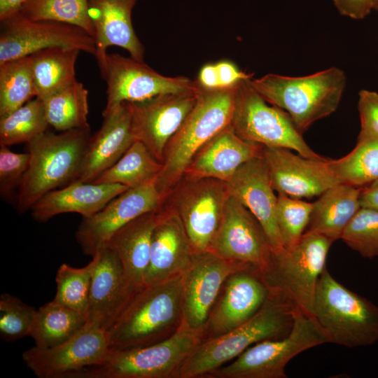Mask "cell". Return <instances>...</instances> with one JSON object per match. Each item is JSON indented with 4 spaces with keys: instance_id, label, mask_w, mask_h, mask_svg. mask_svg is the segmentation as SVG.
<instances>
[{
    "instance_id": "cell-1",
    "label": "cell",
    "mask_w": 378,
    "mask_h": 378,
    "mask_svg": "<svg viewBox=\"0 0 378 378\" xmlns=\"http://www.w3.org/2000/svg\"><path fill=\"white\" fill-rule=\"evenodd\" d=\"M270 290L264 304L247 321L221 336L201 342L183 363L179 378H205L252 345L286 336L299 310L281 293Z\"/></svg>"
},
{
    "instance_id": "cell-2",
    "label": "cell",
    "mask_w": 378,
    "mask_h": 378,
    "mask_svg": "<svg viewBox=\"0 0 378 378\" xmlns=\"http://www.w3.org/2000/svg\"><path fill=\"white\" fill-rule=\"evenodd\" d=\"M239 83L212 90L199 85L196 102L168 142L162 169L153 182L162 200L181 181L200 150L230 126Z\"/></svg>"
},
{
    "instance_id": "cell-3",
    "label": "cell",
    "mask_w": 378,
    "mask_h": 378,
    "mask_svg": "<svg viewBox=\"0 0 378 378\" xmlns=\"http://www.w3.org/2000/svg\"><path fill=\"white\" fill-rule=\"evenodd\" d=\"M181 276L144 286L133 295L106 330L111 351L154 344L180 328L183 321Z\"/></svg>"
},
{
    "instance_id": "cell-4",
    "label": "cell",
    "mask_w": 378,
    "mask_h": 378,
    "mask_svg": "<svg viewBox=\"0 0 378 378\" xmlns=\"http://www.w3.org/2000/svg\"><path fill=\"white\" fill-rule=\"evenodd\" d=\"M248 82L268 103L285 111L302 134L337 110L346 76L343 70L333 66L304 76L268 74Z\"/></svg>"
},
{
    "instance_id": "cell-5",
    "label": "cell",
    "mask_w": 378,
    "mask_h": 378,
    "mask_svg": "<svg viewBox=\"0 0 378 378\" xmlns=\"http://www.w3.org/2000/svg\"><path fill=\"white\" fill-rule=\"evenodd\" d=\"M90 137V128L46 131L27 143L29 165L17 200L20 213L46 193L77 180Z\"/></svg>"
},
{
    "instance_id": "cell-6",
    "label": "cell",
    "mask_w": 378,
    "mask_h": 378,
    "mask_svg": "<svg viewBox=\"0 0 378 378\" xmlns=\"http://www.w3.org/2000/svg\"><path fill=\"white\" fill-rule=\"evenodd\" d=\"M312 318L326 343L356 348L378 342V307L340 284L326 267L317 284Z\"/></svg>"
},
{
    "instance_id": "cell-7",
    "label": "cell",
    "mask_w": 378,
    "mask_h": 378,
    "mask_svg": "<svg viewBox=\"0 0 378 378\" xmlns=\"http://www.w3.org/2000/svg\"><path fill=\"white\" fill-rule=\"evenodd\" d=\"M202 341V332L183 324L171 337L149 346L111 351L106 360L67 378H179L181 366Z\"/></svg>"
},
{
    "instance_id": "cell-8",
    "label": "cell",
    "mask_w": 378,
    "mask_h": 378,
    "mask_svg": "<svg viewBox=\"0 0 378 378\" xmlns=\"http://www.w3.org/2000/svg\"><path fill=\"white\" fill-rule=\"evenodd\" d=\"M332 244L321 235L304 232L295 244L272 252L260 274L270 289L281 293L298 310L312 317L317 284Z\"/></svg>"
},
{
    "instance_id": "cell-9",
    "label": "cell",
    "mask_w": 378,
    "mask_h": 378,
    "mask_svg": "<svg viewBox=\"0 0 378 378\" xmlns=\"http://www.w3.org/2000/svg\"><path fill=\"white\" fill-rule=\"evenodd\" d=\"M326 343L312 317L298 311L285 337L255 344L205 378H286V367L303 351Z\"/></svg>"
},
{
    "instance_id": "cell-10",
    "label": "cell",
    "mask_w": 378,
    "mask_h": 378,
    "mask_svg": "<svg viewBox=\"0 0 378 378\" xmlns=\"http://www.w3.org/2000/svg\"><path fill=\"white\" fill-rule=\"evenodd\" d=\"M248 80L237 88L230 127L243 139L267 147L286 148L310 159H326L305 142L290 115L268 103Z\"/></svg>"
},
{
    "instance_id": "cell-11",
    "label": "cell",
    "mask_w": 378,
    "mask_h": 378,
    "mask_svg": "<svg viewBox=\"0 0 378 378\" xmlns=\"http://www.w3.org/2000/svg\"><path fill=\"white\" fill-rule=\"evenodd\" d=\"M107 84V101L104 110L123 102H144L169 93L197 92V80L183 76H165L144 62L119 54H107L100 71Z\"/></svg>"
},
{
    "instance_id": "cell-12",
    "label": "cell",
    "mask_w": 378,
    "mask_h": 378,
    "mask_svg": "<svg viewBox=\"0 0 378 378\" xmlns=\"http://www.w3.org/2000/svg\"><path fill=\"white\" fill-rule=\"evenodd\" d=\"M0 22V64L55 46L75 48L95 55L94 38L77 26L31 20L20 12Z\"/></svg>"
},
{
    "instance_id": "cell-13",
    "label": "cell",
    "mask_w": 378,
    "mask_h": 378,
    "mask_svg": "<svg viewBox=\"0 0 378 378\" xmlns=\"http://www.w3.org/2000/svg\"><path fill=\"white\" fill-rule=\"evenodd\" d=\"M209 251L260 273L268 266L272 255L271 244L259 221L230 195Z\"/></svg>"
},
{
    "instance_id": "cell-14",
    "label": "cell",
    "mask_w": 378,
    "mask_h": 378,
    "mask_svg": "<svg viewBox=\"0 0 378 378\" xmlns=\"http://www.w3.org/2000/svg\"><path fill=\"white\" fill-rule=\"evenodd\" d=\"M111 353L107 331L90 323L75 336L54 347L36 346L22 358L39 378H67L85 368L104 362Z\"/></svg>"
},
{
    "instance_id": "cell-15",
    "label": "cell",
    "mask_w": 378,
    "mask_h": 378,
    "mask_svg": "<svg viewBox=\"0 0 378 378\" xmlns=\"http://www.w3.org/2000/svg\"><path fill=\"white\" fill-rule=\"evenodd\" d=\"M188 178L176 194L174 207L170 210L181 219L195 251H207L230 195L224 181Z\"/></svg>"
},
{
    "instance_id": "cell-16",
    "label": "cell",
    "mask_w": 378,
    "mask_h": 378,
    "mask_svg": "<svg viewBox=\"0 0 378 378\" xmlns=\"http://www.w3.org/2000/svg\"><path fill=\"white\" fill-rule=\"evenodd\" d=\"M245 269L253 270L209 251L195 252L181 276L182 324L202 332L225 280L234 272Z\"/></svg>"
},
{
    "instance_id": "cell-17",
    "label": "cell",
    "mask_w": 378,
    "mask_h": 378,
    "mask_svg": "<svg viewBox=\"0 0 378 378\" xmlns=\"http://www.w3.org/2000/svg\"><path fill=\"white\" fill-rule=\"evenodd\" d=\"M197 92L169 93L144 102H125L135 141L143 143L160 162L168 142L193 108Z\"/></svg>"
},
{
    "instance_id": "cell-18",
    "label": "cell",
    "mask_w": 378,
    "mask_h": 378,
    "mask_svg": "<svg viewBox=\"0 0 378 378\" xmlns=\"http://www.w3.org/2000/svg\"><path fill=\"white\" fill-rule=\"evenodd\" d=\"M162 201L153 183L129 188L93 216L83 218L76 232V241L83 253L92 257L118 230L136 218L158 209Z\"/></svg>"
},
{
    "instance_id": "cell-19",
    "label": "cell",
    "mask_w": 378,
    "mask_h": 378,
    "mask_svg": "<svg viewBox=\"0 0 378 378\" xmlns=\"http://www.w3.org/2000/svg\"><path fill=\"white\" fill-rule=\"evenodd\" d=\"M270 292L258 271L245 269L230 275L204 328L202 341L221 336L247 321L264 304Z\"/></svg>"
},
{
    "instance_id": "cell-20",
    "label": "cell",
    "mask_w": 378,
    "mask_h": 378,
    "mask_svg": "<svg viewBox=\"0 0 378 378\" xmlns=\"http://www.w3.org/2000/svg\"><path fill=\"white\" fill-rule=\"evenodd\" d=\"M264 158L272 186L278 193L302 199L320 196L340 183L331 171L328 160H314L286 148L263 146Z\"/></svg>"
},
{
    "instance_id": "cell-21",
    "label": "cell",
    "mask_w": 378,
    "mask_h": 378,
    "mask_svg": "<svg viewBox=\"0 0 378 378\" xmlns=\"http://www.w3.org/2000/svg\"><path fill=\"white\" fill-rule=\"evenodd\" d=\"M87 322L107 330L138 290L128 282L121 261L108 244L93 256Z\"/></svg>"
},
{
    "instance_id": "cell-22",
    "label": "cell",
    "mask_w": 378,
    "mask_h": 378,
    "mask_svg": "<svg viewBox=\"0 0 378 378\" xmlns=\"http://www.w3.org/2000/svg\"><path fill=\"white\" fill-rule=\"evenodd\" d=\"M225 183L229 195L247 208L259 221L272 252L283 249L276 222L277 196L262 155L242 164Z\"/></svg>"
},
{
    "instance_id": "cell-23",
    "label": "cell",
    "mask_w": 378,
    "mask_h": 378,
    "mask_svg": "<svg viewBox=\"0 0 378 378\" xmlns=\"http://www.w3.org/2000/svg\"><path fill=\"white\" fill-rule=\"evenodd\" d=\"M158 210L160 217L152 235L144 286L181 276L195 253L179 217L170 209Z\"/></svg>"
},
{
    "instance_id": "cell-24",
    "label": "cell",
    "mask_w": 378,
    "mask_h": 378,
    "mask_svg": "<svg viewBox=\"0 0 378 378\" xmlns=\"http://www.w3.org/2000/svg\"><path fill=\"white\" fill-rule=\"evenodd\" d=\"M102 126L90 136L76 181L93 182L115 164L135 139L125 102L102 112Z\"/></svg>"
},
{
    "instance_id": "cell-25",
    "label": "cell",
    "mask_w": 378,
    "mask_h": 378,
    "mask_svg": "<svg viewBox=\"0 0 378 378\" xmlns=\"http://www.w3.org/2000/svg\"><path fill=\"white\" fill-rule=\"evenodd\" d=\"M137 0H89V14L94 28L95 58L99 70L106 63V50L115 46L130 57L143 62L144 47L135 34L132 12Z\"/></svg>"
},
{
    "instance_id": "cell-26",
    "label": "cell",
    "mask_w": 378,
    "mask_h": 378,
    "mask_svg": "<svg viewBox=\"0 0 378 378\" xmlns=\"http://www.w3.org/2000/svg\"><path fill=\"white\" fill-rule=\"evenodd\" d=\"M127 189L118 183L76 181L41 197L31 209L32 216L41 222L64 213H77L89 218Z\"/></svg>"
},
{
    "instance_id": "cell-27",
    "label": "cell",
    "mask_w": 378,
    "mask_h": 378,
    "mask_svg": "<svg viewBox=\"0 0 378 378\" xmlns=\"http://www.w3.org/2000/svg\"><path fill=\"white\" fill-rule=\"evenodd\" d=\"M262 147L243 139L229 126L200 150L185 174L227 182L242 164L260 156Z\"/></svg>"
},
{
    "instance_id": "cell-28",
    "label": "cell",
    "mask_w": 378,
    "mask_h": 378,
    "mask_svg": "<svg viewBox=\"0 0 378 378\" xmlns=\"http://www.w3.org/2000/svg\"><path fill=\"white\" fill-rule=\"evenodd\" d=\"M159 217L157 209L136 218L118 230L107 244L116 252L128 282L136 290L144 286L152 235Z\"/></svg>"
},
{
    "instance_id": "cell-29",
    "label": "cell",
    "mask_w": 378,
    "mask_h": 378,
    "mask_svg": "<svg viewBox=\"0 0 378 378\" xmlns=\"http://www.w3.org/2000/svg\"><path fill=\"white\" fill-rule=\"evenodd\" d=\"M360 188L339 183L322 193L312 203L305 232L321 235L332 243L341 239L346 227L361 207Z\"/></svg>"
},
{
    "instance_id": "cell-30",
    "label": "cell",
    "mask_w": 378,
    "mask_h": 378,
    "mask_svg": "<svg viewBox=\"0 0 378 378\" xmlns=\"http://www.w3.org/2000/svg\"><path fill=\"white\" fill-rule=\"evenodd\" d=\"M80 52L55 46L30 55L36 97L45 100L77 80L75 66Z\"/></svg>"
},
{
    "instance_id": "cell-31",
    "label": "cell",
    "mask_w": 378,
    "mask_h": 378,
    "mask_svg": "<svg viewBox=\"0 0 378 378\" xmlns=\"http://www.w3.org/2000/svg\"><path fill=\"white\" fill-rule=\"evenodd\" d=\"M87 323L78 312L51 301L36 310L29 336L36 347L51 348L70 340Z\"/></svg>"
},
{
    "instance_id": "cell-32",
    "label": "cell",
    "mask_w": 378,
    "mask_h": 378,
    "mask_svg": "<svg viewBox=\"0 0 378 378\" xmlns=\"http://www.w3.org/2000/svg\"><path fill=\"white\" fill-rule=\"evenodd\" d=\"M162 166L143 143L134 141L120 159L93 182L136 188L153 183Z\"/></svg>"
},
{
    "instance_id": "cell-33",
    "label": "cell",
    "mask_w": 378,
    "mask_h": 378,
    "mask_svg": "<svg viewBox=\"0 0 378 378\" xmlns=\"http://www.w3.org/2000/svg\"><path fill=\"white\" fill-rule=\"evenodd\" d=\"M48 124L59 132L90 129L88 90L75 83L42 101Z\"/></svg>"
},
{
    "instance_id": "cell-34",
    "label": "cell",
    "mask_w": 378,
    "mask_h": 378,
    "mask_svg": "<svg viewBox=\"0 0 378 378\" xmlns=\"http://www.w3.org/2000/svg\"><path fill=\"white\" fill-rule=\"evenodd\" d=\"M33 97H36V89L31 56L0 64V118L11 113Z\"/></svg>"
},
{
    "instance_id": "cell-35",
    "label": "cell",
    "mask_w": 378,
    "mask_h": 378,
    "mask_svg": "<svg viewBox=\"0 0 378 378\" xmlns=\"http://www.w3.org/2000/svg\"><path fill=\"white\" fill-rule=\"evenodd\" d=\"M328 164L340 183L362 188L378 180V139H358L349 153Z\"/></svg>"
},
{
    "instance_id": "cell-36",
    "label": "cell",
    "mask_w": 378,
    "mask_h": 378,
    "mask_svg": "<svg viewBox=\"0 0 378 378\" xmlns=\"http://www.w3.org/2000/svg\"><path fill=\"white\" fill-rule=\"evenodd\" d=\"M43 103L32 99L8 115L0 118V146L28 143L47 131Z\"/></svg>"
},
{
    "instance_id": "cell-37",
    "label": "cell",
    "mask_w": 378,
    "mask_h": 378,
    "mask_svg": "<svg viewBox=\"0 0 378 378\" xmlns=\"http://www.w3.org/2000/svg\"><path fill=\"white\" fill-rule=\"evenodd\" d=\"M19 12L31 20L56 21L77 26L94 38L89 0H27Z\"/></svg>"
},
{
    "instance_id": "cell-38",
    "label": "cell",
    "mask_w": 378,
    "mask_h": 378,
    "mask_svg": "<svg viewBox=\"0 0 378 378\" xmlns=\"http://www.w3.org/2000/svg\"><path fill=\"white\" fill-rule=\"evenodd\" d=\"M94 265V258L86 266L80 268L62 264L56 274L57 289L52 301L78 312L87 319Z\"/></svg>"
},
{
    "instance_id": "cell-39",
    "label": "cell",
    "mask_w": 378,
    "mask_h": 378,
    "mask_svg": "<svg viewBox=\"0 0 378 378\" xmlns=\"http://www.w3.org/2000/svg\"><path fill=\"white\" fill-rule=\"evenodd\" d=\"M312 203L278 193L276 222L283 247L297 243L309 222Z\"/></svg>"
},
{
    "instance_id": "cell-40",
    "label": "cell",
    "mask_w": 378,
    "mask_h": 378,
    "mask_svg": "<svg viewBox=\"0 0 378 378\" xmlns=\"http://www.w3.org/2000/svg\"><path fill=\"white\" fill-rule=\"evenodd\" d=\"M341 239L363 258L378 256V211L360 207L349 223Z\"/></svg>"
},
{
    "instance_id": "cell-41",
    "label": "cell",
    "mask_w": 378,
    "mask_h": 378,
    "mask_svg": "<svg viewBox=\"0 0 378 378\" xmlns=\"http://www.w3.org/2000/svg\"><path fill=\"white\" fill-rule=\"evenodd\" d=\"M36 310L8 293L0 296V335L7 342L29 336Z\"/></svg>"
},
{
    "instance_id": "cell-42",
    "label": "cell",
    "mask_w": 378,
    "mask_h": 378,
    "mask_svg": "<svg viewBox=\"0 0 378 378\" xmlns=\"http://www.w3.org/2000/svg\"><path fill=\"white\" fill-rule=\"evenodd\" d=\"M29 153L12 152L8 146L0 148V193L9 197L13 190L19 187L27 169Z\"/></svg>"
},
{
    "instance_id": "cell-43",
    "label": "cell",
    "mask_w": 378,
    "mask_h": 378,
    "mask_svg": "<svg viewBox=\"0 0 378 378\" xmlns=\"http://www.w3.org/2000/svg\"><path fill=\"white\" fill-rule=\"evenodd\" d=\"M358 111L360 120L358 139H378V93L361 90L358 93Z\"/></svg>"
},
{
    "instance_id": "cell-44",
    "label": "cell",
    "mask_w": 378,
    "mask_h": 378,
    "mask_svg": "<svg viewBox=\"0 0 378 378\" xmlns=\"http://www.w3.org/2000/svg\"><path fill=\"white\" fill-rule=\"evenodd\" d=\"M220 88L231 87L252 78V75L240 70L229 60H220L216 63Z\"/></svg>"
},
{
    "instance_id": "cell-45",
    "label": "cell",
    "mask_w": 378,
    "mask_h": 378,
    "mask_svg": "<svg viewBox=\"0 0 378 378\" xmlns=\"http://www.w3.org/2000/svg\"><path fill=\"white\" fill-rule=\"evenodd\" d=\"M339 13L354 20H361L371 10L370 0H332Z\"/></svg>"
},
{
    "instance_id": "cell-46",
    "label": "cell",
    "mask_w": 378,
    "mask_h": 378,
    "mask_svg": "<svg viewBox=\"0 0 378 378\" xmlns=\"http://www.w3.org/2000/svg\"><path fill=\"white\" fill-rule=\"evenodd\" d=\"M196 80L202 88L205 89L212 90L220 88L216 63L204 64L200 70Z\"/></svg>"
},
{
    "instance_id": "cell-47",
    "label": "cell",
    "mask_w": 378,
    "mask_h": 378,
    "mask_svg": "<svg viewBox=\"0 0 378 378\" xmlns=\"http://www.w3.org/2000/svg\"><path fill=\"white\" fill-rule=\"evenodd\" d=\"M359 200L361 207L378 211V180L360 188Z\"/></svg>"
},
{
    "instance_id": "cell-48",
    "label": "cell",
    "mask_w": 378,
    "mask_h": 378,
    "mask_svg": "<svg viewBox=\"0 0 378 378\" xmlns=\"http://www.w3.org/2000/svg\"><path fill=\"white\" fill-rule=\"evenodd\" d=\"M27 0H0V21L19 12Z\"/></svg>"
},
{
    "instance_id": "cell-49",
    "label": "cell",
    "mask_w": 378,
    "mask_h": 378,
    "mask_svg": "<svg viewBox=\"0 0 378 378\" xmlns=\"http://www.w3.org/2000/svg\"><path fill=\"white\" fill-rule=\"evenodd\" d=\"M372 10H378V0H370Z\"/></svg>"
}]
</instances>
